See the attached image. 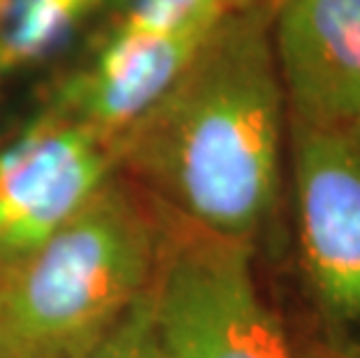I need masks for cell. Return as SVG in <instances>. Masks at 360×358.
Returning <instances> with one entry per match:
<instances>
[{
    "mask_svg": "<svg viewBox=\"0 0 360 358\" xmlns=\"http://www.w3.org/2000/svg\"><path fill=\"white\" fill-rule=\"evenodd\" d=\"M274 7L260 0L221 19L112 149L114 170L158 203L254 247L277 212L288 133Z\"/></svg>",
    "mask_w": 360,
    "mask_h": 358,
    "instance_id": "cell-1",
    "label": "cell"
},
{
    "mask_svg": "<svg viewBox=\"0 0 360 358\" xmlns=\"http://www.w3.org/2000/svg\"><path fill=\"white\" fill-rule=\"evenodd\" d=\"M158 203L114 170L26 261L0 277L7 358H89L147 293Z\"/></svg>",
    "mask_w": 360,
    "mask_h": 358,
    "instance_id": "cell-2",
    "label": "cell"
},
{
    "mask_svg": "<svg viewBox=\"0 0 360 358\" xmlns=\"http://www.w3.org/2000/svg\"><path fill=\"white\" fill-rule=\"evenodd\" d=\"M158 219L149 295L165 358H300L258 288L254 245L207 231L163 203Z\"/></svg>",
    "mask_w": 360,
    "mask_h": 358,
    "instance_id": "cell-3",
    "label": "cell"
},
{
    "mask_svg": "<svg viewBox=\"0 0 360 358\" xmlns=\"http://www.w3.org/2000/svg\"><path fill=\"white\" fill-rule=\"evenodd\" d=\"M300 268L328 345L360 352V149L351 131L288 121Z\"/></svg>",
    "mask_w": 360,
    "mask_h": 358,
    "instance_id": "cell-4",
    "label": "cell"
},
{
    "mask_svg": "<svg viewBox=\"0 0 360 358\" xmlns=\"http://www.w3.org/2000/svg\"><path fill=\"white\" fill-rule=\"evenodd\" d=\"M112 172V149L49 108L0 147V277L42 247Z\"/></svg>",
    "mask_w": 360,
    "mask_h": 358,
    "instance_id": "cell-5",
    "label": "cell"
},
{
    "mask_svg": "<svg viewBox=\"0 0 360 358\" xmlns=\"http://www.w3.org/2000/svg\"><path fill=\"white\" fill-rule=\"evenodd\" d=\"M272 49L288 121L354 131L360 117V0H277Z\"/></svg>",
    "mask_w": 360,
    "mask_h": 358,
    "instance_id": "cell-6",
    "label": "cell"
},
{
    "mask_svg": "<svg viewBox=\"0 0 360 358\" xmlns=\"http://www.w3.org/2000/svg\"><path fill=\"white\" fill-rule=\"evenodd\" d=\"M212 30L135 33L110 28L96 56L58 84L47 108L114 149L121 135L170 89Z\"/></svg>",
    "mask_w": 360,
    "mask_h": 358,
    "instance_id": "cell-7",
    "label": "cell"
},
{
    "mask_svg": "<svg viewBox=\"0 0 360 358\" xmlns=\"http://www.w3.org/2000/svg\"><path fill=\"white\" fill-rule=\"evenodd\" d=\"M101 0H12L0 26L5 70L49 56Z\"/></svg>",
    "mask_w": 360,
    "mask_h": 358,
    "instance_id": "cell-8",
    "label": "cell"
},
{
    "mask_svg": "<svg viewBox=\"0 0 360 358\" xmlns=\"http://www.w3.org/2000/svg\"><path fill=\"white\" fill-rule=\"evenodd\" d=\"M242 7L240 0H128L114 17L112 28L135 33L212 30Z\"/></svg>",
    "mask_w": 360,
    "mask_h": 358,
    "instance_id": "cell-9",
    "label": "cell"
},
{
    "mask_svg": "<svg viewBox=\"0 0 360 358\" xmlns=\"http://www.w3.org/2000/svg\"><path fill=\"white\" fill-rule=\"evenodd\" d=\"M89 358H165L163 352H160V345L154 331L149 288H147V293L133 305V309H130L124 321L117 326V331H114Z\"/></svg>",
    "mask_w": 360,
    "mask_h": 358,
    "instance_id": "cell-10",
    "label": "cell"
},
{
    "mask_svg": "<svg viewBox=\"0 0 360 358\" xmlns=\"http://www.w3.org/2000/svg\"><path fill=\"white\" fill-rule=\"evenodd\" d=\"M297 349H300V358H360V352L333 347L326 340H307L297 345Z\"/></svg>",
    "mask_w": 360,
    "mask_h": 358,
    "instance_id": "cell-11",
    "label": "cell"
},
{
    "mask_svg": "<svg viewBox=\"0 0 360 358\" xmlns=\"http://www.w3.org/2000/svg\"><path fill=\"white\" fill-rule=\"evenodd\" d=\"M10 3H12V0H0V26H3L7 10H10Z\"/></svg>",
    "mask_w": 360,
    "mask_h": 358,
    "instance_id": "cell-12",
    "label": "cell"
},
{
    "mask_svg": "<svg viewBox=\"0 0 360 358\" xmlns=\"http://www.w3.org/2000/svg\"><path fill=\"white\" fill-rule=\"evenodd\" d=\"M354 138H356V142H358V149H360V117H358V121H356V126H354Z\"/></svg>",
    "mask_w": 360,
    "mask_h": 358,
    "instance_id": "cell-13",
    "label": "cell"
},
{
    "mask_svg": "<svg viewBox=\"0 0 360 358\" xmlns=\"http://www.w3.org/2000/svg\"><path fill=\"white\" fill-rule=\"evenodd\" d=\"M0 72H5V65H3V56H0Z\"/></svg>",
    "mask_w": 360,
    "mask_h": 358,
    "instance_id": "cell-14",
    "label": "cell"
},
{
    "mask_svg": "<svg viewBox=\"0 0 360 358\" xmlns=\"http://www.w3.org/2000/svg\"><path fill=\"white\" fill-rule=\"evenodd\" d=\"M0 358H7V356L3 354V349H0Z\"/></svg>",
    "mask_w": 360,
    "mask_h": 358,
    "instance_id": "cell-15",
    "label": "cell"
}]
</instances>
